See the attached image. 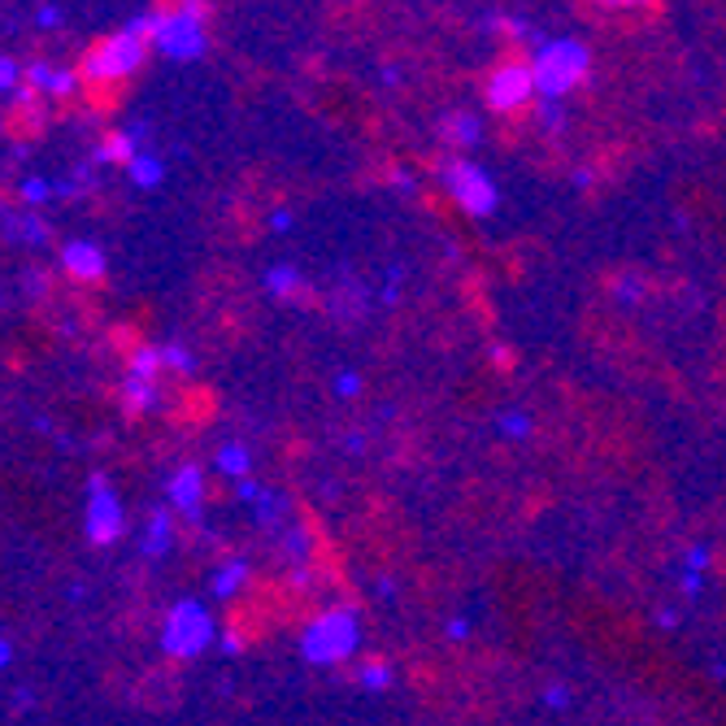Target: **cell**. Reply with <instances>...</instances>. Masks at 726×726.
I'll use <instances>...</instances> for the list:
<instances>
[{
    "instance_id": "obj_1",
    "label": "cell",
    "mask_w": 726,
    "mask_h": 726,
    "mask_svg": "<svg viewBox=\"0 0 726 726\" xmlns=\"http://www.w3.org/2000/svg\"><path fill=\"white\" fill-rule=\"evenodd\" d=\"M148 49H153L148 36H144L140 23L131 18L122 31L105 36L101 44H92V49L83 53V62H79V79L92 83V88H101V83H118V79H127V75H135V70L144 66Z\"/></svg>"
},
{
    "instance_id": "obj_2",
    "label": "cell",
    "mask_w": 726,
    "mask_h": 726,
    "mask_svg": "<svg viewBox=\"0 0 726 726\" xmlns=\"http://www.w3.org/2000/svg\"><path fill=\"white\" fill-rule=\"evenodd\" d=\"M361 648V618L356 609H326L300 631V657L309 665H339Z\"/></svg>"
},
{
    "instance_id": "obj_3",
    "label": "cell",
    "mask_w": 726,
    "mask_h": 726,
    "mask_svg": "<svg viewBox=\"0 0 726 726\" xmlns=\"http://www.w3.org/2000/svg\"><path fill=\"white\" fill-rule=\"evenodd\" d=\"M587 66H592V57H587V49H583L579 40H553V44H544V49L535 53V62H531L535 92L548 96V101L566 96V92H574V88L587 79Z\"/></svg>"
},
{
    "instance_id": "obj_4",
    "label": "cell",
    "mask_w": 726,
    "mask_h": 726,
    "mask_svg": "<svg viewBox=\"0 0 726 726\" xmlns=\"http://www.w3.org/2000/svg\"><path fill=\"white\" fill-rule=\"evenodd\" d=\"M148 44H153V53H161L170 62H196L209 49L205 18H192L183 10H153L148 14Z\"/></svg>"
},
{
    "instance_id": "obj_5",
    "label": "cell",
    "mask_w": 726,
    "mask_h": 726,
    "mask_svg": "<svg viewBox=\"0 0 726 726\" xmlns=\"http://www.w3.org/2000/svg\"><path fill=\"white\" fill-rule=\"evenodd\" d=\"M213 644V613L200 605V600H179L170 613H166V626H161V648L170 657H200L205 648Z\"/></svg>"
},
{
    "instance_id": "obj_6",
    "label": "cell",
    "mask_w": 726,
    "mask_h": 726,
    "mask_svg": "<svg viewBox=\"0 0 726 726\" xmlns=\"http://www.w3.org/2000/svg\"><path fill=\"white\" fill-rule=\"evenodd\" d=\"M444 192L466 209V213H475V218H483V213H492L496 209V183L488 179V170L483 166H475V161H449L444 166Z\"/></svg>"
},
{
    "instance_id": "obj_7",
    "label": "cell",
    "mask_w": 726,
    "mask_h": 726,
    "mask_svg": "<svg viewBox=\"0 0 726 726\" xmlns=\"http://www.w3.org/2000/svg\"><path fill=\"white\" fill-rule=\"evenodd\" d=\"M127 527V514H122V501L118 492L96 475L92 479V496H88V540L92 544H114Z\"/></svg>"
},
{
    "instance_id": "obj_8",
    "label": "cell",
    "mask_w": 726,
    "mask_h": 726,
    "mask_svg": "<svg viewBox=\"0 0 726 726\" xmlns=\"http://www.w3.org/2000/svg\"><path fill=\"white\" fill-rule=\"evenodd\" d=\"M535 92V79H531V66H501L492 79H488V105L492 109H518L527 105Z\"/></svg>"
},
{
    "instance_id": "obj_9",
    "label": "cell",
    "mask_w": 726,
    "mask_h": 726,
    "mask_svg": "<svg viewBox=\"0 0 726 726\" xmlns=\"http://www.w3.org/2000/svg\"><path fill=\"white\" fill-rule=\"evenodd\" d=\"M105 252L92 244V239H70L66 248H62V270L70 274V278H83V283H96V278H105Z\"/></svg>"
},
{
    "instance_id": "obj_10",
    "label": "cell",
    "mask_w": 726,
    "mask_h": 726,
    "mask_svg": "<svg viewBox=\"0 0 726 726\" xmlns=\"http://www.w3.org/2000/svg\"><path fill=\"white\" fill-rule=\"evenodd\" d=\"M170 505L183 514V518H200V505H205V475L196 466H183L174 479H170Z\"/></svg>"
},
{
    "instance_id": "obj_11",
    "label": "cell",
    "mask_w": 726,
    "mask_h": 726,
    "mask_svg": "<svg viewBox=\"0 0 726 726\" xmlns=\"http://www.w3.org/2000/svg\"><path fill=\"white\" fill-rule=\"evenodd\" d=\"M140 153H135V135L131 131H114L96 144V161H118V166H131Z\"/></svg>"
},
{
    "instance_id": "obj_12",
    "label": "cell",
    "mask_w": 726,
    "mask_h": 726,
    "mask_svg": "<svg viewBox=\"0 0 726 726\" xmlns=\"http://www.w3.org/2000/svg\"><path fill=\"white\" fill-rule=\"evenodd\" d=\"M122 401H127L131 414H148V410H157V401H161L157 379H127V384H122Z\"/></svg>"
},
{
    "instance_id": "obj_13",
    "label": "cell",
    "mask_w": 726,
    "mask_h": 726,
    "mask_svg": "<svg viewBox=\"0 0 726 726\" xmlns=\"http://www.w3.org/2000/svg\"><path fill=\"white\" fill-rule=\"evenodd\" d=\"M248 466H252V457H248L244 444H222V449H218V470H222L226 479L244 483V479H248Z\"/></svg>"
},
{
    "instance_id": "obj_14",
    "label": "cell",
    "mask_w": 726,
    "mask_h": 726,
    "mask_svg": "<svg viewBox=\"0 0 726 726\" xmlns=\"http://www.w3.org/2000/svg\"><path fill=\"white\" fill-rule=\"evenodd\" d=\"M161 366H166L161 348H135L131 361H127V379H157Z\"/></svg>"
},
{
    "instance_id": "obj_15",
    "label": "cell",
    "mask_w": 726,
    "mask_h": 726,
    "mask_svg": "<svg viewBox=\"0 0 726 726\" xmlns=\"http://www.w3.org/2000/svg\"><path fill=\"white\" fill-rule=\"evenodd\" d=\"M144 553H148V557L170 553V514H166V509H157V514H153L148 535H144Z\"/></svg>"
},
{
    "instance_id": "obj_16",
    "label": "cell",
    "mask_w": 726,
    "mask_h": 726,
    "mask_svg": "<svg viewBox=\"0 0 726 726\" xmlns=\"http://www.w3.org/2000/svg\"><path fill=\"white\" fill-rule=\"evenodd\" d=\"M244 583H248V566H244L239 557H235V561H226V566L213 574V592H218V596H235Z\"/></svg>"
},
{
    "instance_id": "obj_17",
    "label": "cell",
    "mask_w": 726,
    "mask_h": 726,
    "mask_svg": "<svg viewBox=\"0 0 726 726\" xmlns=\"http://www.w3.org/2000/svg\"><path fill=\"white\" fill-rule=\"evenodd\" d=\"M127 174H131L135 187H157V183H161V161L148 157V153H140V157L127 166Z\"/></svg>"
},
{
    "instance_id": "obj_18",
    "label": "cell",
    "mask_w": 726,
    "mask_h": 726,
    "mask_svg": "<svg viewBox=\"0 0 726 726\" xmlns=\"http://www.w3.org/2000/svg\"><path fill=\"white\" fill-rule=\"evenodd\" d=\"M388 683H392V665L388 661H366V665H361V687L384 691Z\"/></svg>"
},
{
    "instance_id": "obj_19",
    "label": "cell",
    "mask_w": 726,
    "mask_h": 726,
    "mask_svg": "<svg viewBox=\"0 0 726 726\" xmlns=\"http://www.w3.org/2000/svg\"><path fill=\"white\" fill-rule=\"evenodd\" d=\"M79 70H53V79H49V96H57V101H66V96H75L79 92Z\"/></svg>"
},
{
    "instance_id": "obj_20",
    "label": "cell",
    "mask_w": 726,
    "mask_h": 726,
    "mask_svg": "<svg viewBox=\"0 0 726 726\" xmlns=\"http://www.w3.org/2000/svg\"><path fill=\"white\" fill-rule=\"evenodd\" d=\"M444 131H453L457 144H475V140H479V122H475L470 114H453V118L444 122Z\"/></svg>"
},
{
    "instance_id": "obj_21",
    "label": "cell",
    "mask_w": 726,
    "mask_h": 726,
    "mask_svg": "<svg viewBox=\"0 0 726 726\" xmlns=\"http://www.w3.org/2000/svg\"><path fill=\"white\" fill-rule=\"evenodd\" d=\"M296 270L291 265H274V270H265V287L274 291V296H287V291H296Z\"/></svg>"
},
{
    "instance_id": "obj_22",
    "label": "cell",
    "mask_w": 726,
    "mask_h": 726,
    "mask_svg": "<svg viewBox=\"0 0 726 726\" xmlns=\"http://www.w3.org/2000/svg\"><path fill=\"white\" fill-rule=\"evenodd\" d=\"M161 361H166V366H174L179 375H192V371H196V361H192V352H187V348H179V343L161 348Z\"/></svg>"
},
{
    "instance_id": "obj_23",
    "label": "cell",
    "mask_w": 726,
    "mask_h": 726,
    "mask_svg": "<svg viewBox=\"0 0 726 726\" xmlns=\"http://www.w3.org/2000/svg\"><path fill=\"white\" fill-rule=\"evenodd\" d=\"M18 79H23V66H18L14 57H0V96H5V92H18V88H23Z\"/></svg>"
},
{
    "instance_id": "obj_24",
    "label": "cell",
    "mask_w": 726,
    "mask_h": 726,
    "mask_svg": "<svg viewBox=\"0 0 726 726\" xmlns=\"http://www.w3.org/2000/svg\"><path fill=\"white\" fill-rule=\"evenodd\" d=\"M501 431H505V436H509V440H522V436H527V431H531V418H527V414H522V410H509V414H505V418H501Z\"/></svg>"
},
{
    "instance_id": "obj_25",
    "label": "cell",
    "mask_w": 726,
    "mask_h": 726,
    "mask_svg": "<svg viewBox=\"0 0 726 726\" xmlns=\"http://www.w3.org/2000/svg\"><path fill=\"white\" fill-rule=\"evenodd\" d=\"M18 192H23V200H27V205H44V200L53 196V183H44V179H27Z\"/></svg>"
},
{
    "instance_id": "obj_26",
    "label": "cell",
    "mask_w": 726,
    "mask_h": 726,
    "mask_svg": "<svg viewBox=\"0 0 726 726\" xmlns=\"http://www.w3.org/2000/svg\"><path fill=\"white\" fill-rule=\"evenodd\" d=\"M53 70H57V66H49V62H31V66H27V79H31V88H36V92H49V79H53Z\"/></svg>"
},
{
    "instance_id": "obj_27",
    "label": "cell",
    "mask_w": 726,
    "mask_h": 726,
    "mask_svg": "<svg viewBox=\"0 0 726 726\" xmlns=\"http://www.w3.org/2000/svg\"><path fill=\"white\" fill-rule=\"evenodd\" d=\"M278 509H283V501H278V496H270V492H257V514H261V522H270Z\"/></svg>"
},
{
    "instance_id": "obj_28",
    "label": "cell",
    "mask_w": 726,
    "mask_h": 726,
    "mask_svg": "<svg viewBox=\"0 0 726 726\" xmlns=\"http://www.w3.org/2000/svg\"><path fill=\"white\" fill-rule=\"evenodd\" d=\"M335 392H339V397H356V392H361V379H356L352 371H343V375L335 379Z\"/></svg>"
},
{
    "instance_id": "obj_29",
    "label": "cell",
    "mask_w": 726,
    "mask_h": 726,
    "mask_svg": "<svg viewBox=\"0 0 726 726\" xmlns=\"http://www.w3.org/2000/svg\"><path fill=\"white\" fill-rule=\"evenodd\" d=\"M287 548H291L296 561H304V557H309V540H304V531H291V535H287Z\"/></svg>"
},
{
    "instance_id": "obj_30",
    "label": "cell",
    "mask_w": 726,
    "mask_h": 726,
    "mask_svg": "<svg viewBox=\"0 0 726 726\" xmlns=\"http://www.w3.org/2000/svg\"><path fill=\"white\" fill-rule=\"evenodd\" d=\"M36 18H40V27H57V23H62V10H57V5H44Z\"/></svg>"
},
{
    "instance_id": "obj_31",
    "label": "cell",
    "mask_w": 726,
    "mask_h": 726,
    "mask_svg": "<svg viewBox=\"0 0 726 726\" xmlns=\"http://www.w3.org/2000/svg\"><path fill=\"white\" fill-rule=\"evenodd\" d=\"M466 631H470V626H466V618H457V622L449 626V635H453V639H466Z\"/></svg>"
},
{
    "instance_id": "obj_32",
    "label": "cell",
    "mask_w": 726,
    "mask_h": 726,
    "mask_svg": "<svg viewBox=\"0 0 726 726\" xmlns=\"http://www.w3.org/2000/svg\"><path fill=\"white\" fill-rule=\"evenodd\" d=\"M5 661H10V644H5V639H0V665H5Z\"/></svg>"
},
{
    "instance_id": "obj_33",
    "label": "cell",
    "mask_w": 726,
    "mask_h": 726,
    "mask_svg": "<svg viewBox=\"0 0 726 726\" xmlns=\"http://www.w3.org/2000/svg\"><path fill=\"white\" fill-rule=\"evenodd\" d=\"M609 5H639V0H609Z\"/></svg>"
}]
</instances>
